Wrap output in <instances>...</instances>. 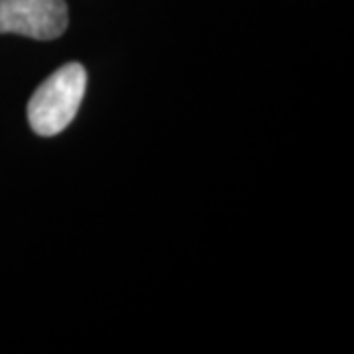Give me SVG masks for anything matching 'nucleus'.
Returning a JSON list of instances; mask_svg holds the SVG:
<instances>
[{"mask_svg":"<svg viewBox=\"0 0 354 354\" xmlns=\"http://www.w3.org/2000/svg\"><path fill=\"white\" fill-rule=\"evenodd\" d=\"M87 91V71L79 64H67L51 73L28 102V122L39 136L64 132L75 118Z\"/></svg>","mask_w":354,"mask_h":354,"instance_id":"nucleus-1","label":"nucleus"},{"mask_svg":"<svg viewBox=\"0 0 354 354\" xmlns=\"http://www.w3.org/2000/svg\"><path fill=\"white\" fill-rule=\"evenodd\" d=\"M67 20L65 0H0V34L46 41L59 38Z\"/></svg>","mask_w":354,"mask_h":354,"instance_id":"nucleus-2","label":"nucleus"}]
</instances>
